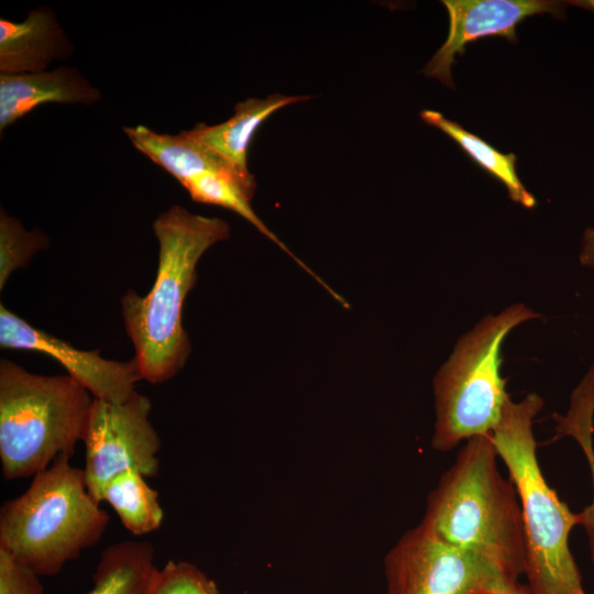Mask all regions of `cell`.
Segmentation results:
<instances>
[{
  "mask_svg": "<svg viewBox=\"0 0 594 594\" xmlns=\"http://www.w3.org/2000/svg\"><path fill=\"white\" fill-rule=\"evenodd\" d=\"M557 418L558 437L572 436L581 446L592 473L593 501L581 513L576 514L578 525H581L587 535L591 559L594 563V449L592 435L594 430V365L574 389L571 405L565 416L554 415Z\"/></svg>",
  "mask_w": 594,
  "mask_h": 594,
  "instance_id": "obj_19",
  "label": "cell"
},
{
  "mask_svg": "<svg viewBox=\"0 0 594 594\" xmlns=\"http://www.w3.org/2000/svg\"><path fill=\"white\" fill-rule=\"evenodd\" d=\"M420 117L424 122L451 138L474 163L502 183L506 187L510 200L529 209L537 205L534 195L527 190L518 177L514 153L499 152L479 135L465 130L458 122L447 119L438 111L424 110L420 112Z\"/></svg>",
  "mask_w": 594,
  "mask_h": 594,
  "instance_id": "obj_16",
  "label": "cell"
},
{
  "mask_svg": "<svg viewBox=\"0 0 594 594\" xmlns=\"http://www.w3.org/2000/svg\"><path fill=\"white\" fill-rule=\"evenodd\" d=\"M580 262L583 265L594 267V228H588L584 232Z\"/></svg>",
  "mask_w": 594,
  "mask_h": 594,
  "instance_id": "obj_23",
  "label": "cell"
},
{
  "mask_svg": "<svg viewBox=\"0 0 594 594\" xmlns=\"http://www.w3.org/2000/svg\"><path fill=\"white\" fill-rule=\"evenodd\" d=\"M50 245L45 233L35 229L28 231L14 217L3 209L0 212V290L10 275L26 266L32 256Z\"/></svg>",
  "mask_w": 594,
  "mask_h": 594,
  "instance_id": "obj_20",
  "label": "cell"
},
{
  "mask_svg": "<svg viewBox=\"0 0 594 594\" xmlns=\"http://www.w3.org/2000/svg\"><path fill=\"white\" fill-rule=\"evenodd\" d=\"M109 516L87 490L81 468L58 457L0 509V548L40 576L58 574L105 534Z\"/></svg>",
  "mask_w": 594,
  "mask_h": 594,
  "instance_id": "obj_4",
  "label": "cell"
},
{
  "mask_svg": "<svg viewBox=\"0 0 594 594\" xmlns=\"http://www.w3.org/2000/svg\"><path fill=\"white\" fill-rule=\"evenodd\" d=\"M136 470H127L114 476L102 495L117 513L123 526L141 536L157 530L164 519L158 494Z\"/></svg>",
  "mask_w": 594,
  "mask_h": 594,
  "instance_id": "obj_18",
  "label": "cell"
},
{
  "mask_svg": "<svg viewBox=\"0 0 594 594\" xmlns=\"http://www.w3.org/2000/svg\"><path fill=\"white\" fill-rule=\"evenodd\" d=\"M537 317L524 304H515L487 315L459 339L433 378L435 450L450 451L462 440L494 431L510 398L501 374L502 345L514 328Z\"/></svg>",
  "mask_w": 594,
  "mask_h": 594,
  "instance_id": "obj_6",
  "label": "cell"
},
{
  "mask_svg": "<svg viewBox=\"0 0 594 594\" xmlns=\"http://www.w3.org/2000/svg\"><path fill=\"white\" fill-rule=\"evenodd\" d=\"M151 408L150 398L136 391L120 404L94 399L82 438L81 469L96 502H102L109 482L127 470H136L145 477L157 474L161 439L150 421Z\"/></svg>",
  "mask_w": 594,
  "mask_h": 594,
  "instance_id": "obj_8",
  "label": "cell"
},
{
  "mask_svg": "<svg viewBox=\"0 0 594 594\" xmlns=\"http://www.w3.org/2000/svg\"><path fill=\"white\" fill-rule=\"evenodd\" d=\"M543 406L536 393L509 398L491 433L498 457L515 485L525 536V572L530 594H585L569 548L576 514L546 481L537 458L534 418Z\"/></svg>",
  "mask_w": 594,
  "mask_h": 594,
  "instance_id": "obj_3",
  "label": "cell"
},
{
  "mask_svg": "<svg viewBox=\"0 0 594 594\" xmlns=\"http://www.w3.org/2000/svg\"><path fill=\"white\" fill-rule=\"evenodd\" d=\"M152 227L160 246L155 282L144 296L128 290L121 309L142 380L161 384L184 367L191 351L183 307L197 280V263L209 248L229 239L230 227L182 206L169 207Z\"/></svg>",
  "mask_w": 594,
  "mask_h": 594,
  "instance_id": "obj_1",
  "label": "cell"
},
{
  "mask_svg": "<svg viewBox=\"0 0 594 594\" xmlns=\"http://www.w3.org/2000/svg\"><path fill=\"white\" fill-rule=\"evenodd\" d=\"M449 15V33L443 45L422 73L454 88L451 68L468 44L483 37L501 36L517 42V25L537 14L562 19L570 6L591 8L590 1L556 0H443Z\"/></svg>",
  "mask_w": 594,
  "mask_h": 594,
  "instance_id": "obj_9",
  "label": "cell"
},
{
  "mask_svg": "<svg viewBox=\"0 0 594 594\" xmlns=\"http://www.w3.org/2000/svg\"><path fill=\"white\" fill-rule=\"evenodd\" d=\"M0 346L44 353L57 361L69 376L79 382L94 398L120 404L142 380L134 359L128 362L107 360L99 350L85 351L40 330L0 306Z\"/></svg>",
  "mask_w": 594,
  "mask_h": 594,
  "instance_id": "obj_10",
  "label": "cell"
},
{
  "mask_svg": "<svg viewBox=\"0 0 594 594\" xmlns=\"http://www.w3.org/2000/svg\"><path fill=\"white\" fill-rule=\"evenodd\" d=\"M196 202L216 205L230 209L254 226L262 234L271 239L288 253L307 273L315 277L331 295L334 292L324 284L309 267L298 260L270 229L263 223L251 207L256 184L230 172H206L195 176L183 185Z\"/></svg>",
  "mask_w": 594,
  "mask_h": 594,
  "instance_id": "obj_17",
  "label": "cell"
},
{
  "mask_svg": "<svg viewBox=\"0 0 594 594\" xmlns=\"http://www.w3.org/2000/svg\"><path fill=\"white\" fill-rule=\"evenodd\" d=\"M100 98L99 89L67 66L40 73L0 74V132L41 105H91Z\"/></svg>",
  "mask_w": 594,
  "mask_h": 594,
  "instance_id": "obj_11",
  "label": "cell"
},
{
  "mask_svg": "<svg viewBox=\"0 0 594 594\" xmlns=\"http://www.w3.org/2000/svg\"><path fill=\"white\" fill-rule=\"evenodd\" d=\"M151 594H219V588L194 563L170 560L160 569Z\"/></svg>",
  "mask_w": 594,
  "mask_h": 594,
  "instance_id": "obj_21",
  "label": "cell"
},
{
  "mask_svg": "<svg viewBox=\"0 0 594 594\" xmlns=\"http://www.w3.org/2000/svg\"><path fill=\"white\" fill-rule=\"evenodd\" d=\"M158 571L151 542H116L101 552L87 594H151Z\"/></svg>",
  "mask_w": 594,
  "mask_h": 594,
  "instance_id": "obj_15",
  "label": "cell"
},
{
  "mask_svg": "<svg viewBox=\"0 0 594 594\" xmlns=\"http://www.w3.org/2000/svg\"><path fill=\"white\" fill-rule=\"evenodd\" d=\"M488 436L466 440L427 498L420 522L440 541L487 557L519 579L525 536L519 498Z\"/></svg>",
  "mask_w": 594,
  "mask_h": 594,
  "instance_id": "obj_2",
  "label": "cell"
},
{
  "mask_svg": "<svg viewBox=\"0 0 594 594\" xmlns=\"http://www.w3.org/2000/svg\"><path fill=\"white\" fill-rule=\"evenodd\" d=\"M72 53L70 41L47 7L30 11L20 22L0 19V74L44 72Z\"/></svg>",
  "mask_w": 594,
  "mask_h": 594,
  "instance_id": "obj_12",
  "label": "cell"
},
{
  "mask_svg": "<svg viewBox=\"0 0 594 594\" xmlns=\"http://www.w3.org/2000/svg\"><path fill=\"white\" fill-rule=\"evenodd\" d=\"M494 594H530V593L528 591L527 585H522L519 582H516L496 591Z\"/></svg>",
  "mask_w": 594,
  "mask_h": 594,
  "instance_id": "obj_24",
  "label": "cell"
},
{
  "mask_svg": "<svg viewBox=\"0 0 594 594\" xmlns=\"http://www.w3.org/2000/svg\"><path fill=\"white\" fill-rule=\"evenodd\" d=\"M94 396L66 375L29 373L0 361V460L3 477H33L72 458L86 432Z\"/></svg>",
  "mask_w": 594,
  "mask_h": 594,
  "instance_id": "obj_5",
  "label": "cell"
},
{
  "mask_svg": "<svg viewBox=\"0 0 594 594\" xmlns=\"http://www.w3.org/2000/svg\"><path fill=\"white\" fill-rule=\"evenodd\" d=\"M383 564L387 594H494L518 582L492 559L449 546L421 524L398 539Z\"/></svg>",
  "mask_w": 594,
  "mask_h": 594,
  "instance_id": "obj_7",
  "label": "cell"
},
{
  "mask_svg": "<svg viewBox=\"0 0 594 594\" xmlns=\"http://www.w3.org/2000/svg\"><path fill=\"white\" fill-rule=\"evenodd\" d=\"M309 99V96L282 94H272L264 99L250 98L237 103L234 114L227 121L216 125L199 123L187 132L227 162L240 176L254 179L248 168L246 153L257 128L275 111Z\"/></svg>",
  "mask_w": 594,
  "mask_h": 594,
  "instance_id": "obj_13",
  "label": "cell"
},
{
  "mask_svg": "<svg viewBox=\"0 0 594 594\" xmlns=\"http://www.w3.org/2000/svg\"><path fill=\"white\" fill-rule=\"evenodd\" d=\"M0 594H44L41 576L0 548Z\"/></svg>",
  "mask_w": 594,
  "mask_h": 594,
  "instance_id": "obj_22",
  "label": "cell"
},
{
  "mask_svg": "<svg viewBox=\"0 0 594 594\" xmlns=\"http://www.w3.org/2000/svg\"><path fill=\"white\" fill-rule=\"evenodd\" d=\"M123 131L136 150L164 168L182 186L206 172H230L240 176L221 157L193 139L187 130L178 134H166L138 124L124 127Z\"/></svg>",
  "mask_w": 594,
  "mask_h": 594,
  "instance_id": "obj_14",
  "label": "cell"
}]
</instances>
